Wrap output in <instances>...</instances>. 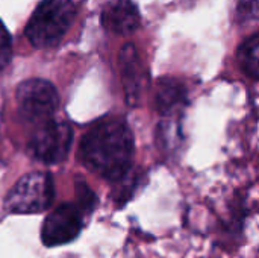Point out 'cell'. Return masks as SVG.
<instances>
[{"label": "cell", "instance_id": "6da1fadb", "mask_svg": "<svg viewBox=\"0 0 259 258\" xmlns=\"http://www.w3.org/2000/svg\"><path fill=\"white\" fill-rule=\"evenodd\" d=\"M79 157L93 173L118 182L134 169L135 138L129 123L120 117L99 122L83 135Z\"/></svg>", "mask_w": 259, "mask_h": 258}, {"label": "cell", "instance_id": "7a4b0ae2", "mask_svg": "<svg viewBox=\"0 0 259 258\" xmlns=\"http://www.w3.org/2000/svg\"><path fill=\"white\" fill-rule=\"evenodd\" d=\"M76 17L73 0H41L29 17L24 35L35 49L58 46Z\"/></svg>", "mask_w": 259, "mask_h": 258}, {"label": "cell", "instance_id": "3957f363", "mask_svg": "<svg viewBox=\"0 0 259 258\" xmlns=\"http://www.w3.org/2000/svg\"><path fill=\"white\" fill-rule=\"evenodd\" d=\"M55 198L53 179L44 172H30L20 178L5 199V208L14 214L46 211Z\"/></svg>", "mask_w": 259, "mask_h": 258}, {"label": "cell", "instance_id": "277c9868", "mask_svg": "<svg viewBox=\"0 0 259 258\" xmlns=\"http://www.w3.org/2000/svg\"><path fill=\"white\" fill-rule=\"evenodd\" d=\"M17 105L24 120L44 125L52 120L58 109L59 96L52 82L46 79H27L17 88Z\"/></svg>", "mask_w": 259, "mask_h": 258}, {"label": "cell", "instance_id": "5b68a950", "mask_svg": "<svg viewBox=\"0 0 259 258\" xmlns=\"http://www.w3.org/2000/svg\"><path fill=\"white\" fill-rule=\"evenodd\" d=\"M73 141V131L65 122L50 120L39 125L27 143V152L32 158L46 164H56L67 158Z\"/></svg>", "mask_w": 259, "mask_h": 258}, {"label": "cell", "instance_id": "8992f818", "mask_svg": "<svg viewBox=\"0 0 259 258\" xmlns=\"http://www.w3.org/2000/svg\"><path fill=\"white\" fill-rule=\"evenodd\" d=\"M87 213L77 204H62L55 208L44 220L41 240L46 246L53 248L74 240L85 224Z\"/></svg>", "mask_w": 259, "mask_h": 258}, {"label": "cell", "instance_id": "52a82bcc", "mask_svg": "<svg viewBox=\"0 0 259 258\" xmlns=\"http://www.w3.org/2000/svg\"><path fill=\"white\" fill-rule=\"evenodd\" d=\"M118 67L124 91V100L131 108L141 103V94L144 88V70L134 43H124L118 52Z\"/></svg>", "mask_w": 259, "mask_h": 258}, {"label": "cell", "instance_id": "ba28073f", "mask_svg": "<svg viewBox=\"0 0 259 258\" xmlns=\"http://www.w3.org/2000/svg\"><path fill=\"white\" fill-rule=\"evenodd\" d=\"M100 24L106 32L127 36L141 26V12L134 0H108L100 11Z\"/></svg>", "mask_w": 259, "mask_h": 258}, {"label": "cell", "instance_id": "9c48e42d", "mask_svg": "<svg viewBox=\"0 0 259 258\" xmlns=\"http://www.w3.org/2000/svg\"><path fill=\"white\" fill-rule=\"evenodd\" d=\"M190 103V91L184 81L173 76H162L156 81L153 105L161 117H182Z\"/></svg>", "mask_w": 259, "mask_h": 258}, {"label": "cell", "instance_id": "30bf717a", "mask_svg": "<svg viewBox=\"0 0 259 258\" xmlns=\"http://www.w3.org/2000/svg\"><path fill=\"white\" fill-rule=\"evenodd\" d=\"M237 62L243 73L255 81H259V32L244 38L235 52Z\"/></svg>", "mask_w": 259, "mask_h": 258}, {"label": "cell", "instance_id": "8fae6325", "mask_svg": "<svg viewBox=\"0 0 259 258\" xmlns=\"http://www.w3.org/2000/svg\"><path fill=\"white\" fill-rule=\"evenodd\" d=\"M146 182H147L146 172L135 169V167L123 179L115 182L114 201H115L117 207H123L124 204H127L135 196V193L140 190V187L146 186Z\"/></svg>", "mask_w": 259, "mask_h": 258}, {"label": "cell", "instance_id": "7c38bea8", "mask_svg": "<svg viewBox=\"0 0 259 258\" xmlns=\"http://www.w3.org/2000/svg\"><path fill=\"white\" fill-rule=\"evenodd\" d=\"M247 204L246 199L241 196H235L231 207H229V214L226 220L222 224V230L225 231V236L229 237H237L241 236L244 231L246 219H247Z\"/></svg>", "mask_w": 259, "mask_h": 258}, {"label": "cell", "instance_id": "4fadbf2b", "mask_svg": "<svg viewBox=\"0 0 259 258\" xmlns=\"http://www.w3.org/2000/svg\"><path fill=\"white\" fill-rule=\"evenodd\" d=\"M235 23L238 26L259 24V0H237Z\"/></svg>", "mask_w": 259, "mask_h": 258}, {"label": "cell", "instance_id": "5bb4252c", "mask_svg": "<svg viewBox=\"0 0 259 258\" xmlns=\"http://www.w3.org/2000/svg\"><path fill=\"white\" fill-rule=\"evenodd\" d=\"M97 196L96 193L85 184V182H79L76 186V204L88 214H91L94 211V208L97 207Z\"/></svg>", "mask_w": 259, "mask_h": 258}, {"label": "cell", "instance_id": "9a60e30c", "mask_svg": "<svg viewBox=\"0 0 259 258\" xmlns=\"http://www.w3.org/2000/svg\"><path fill=\"white\" fill-rule=\"evenodd\" d=\"M12 58V40L5 23L0 20V71L11 62Z\"/></svg>", "mask_w": 259, "mask_h": 258}]
</instances>
